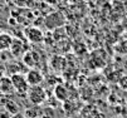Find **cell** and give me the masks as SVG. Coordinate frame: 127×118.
<instances>
[{
    "mask_svg": "<svg viewBox=\"0 0 127 118\" xmlns=\"http://www.w3.org/2000/svg\"><path fill=\"white\" fill-rule=\"evenodd\" d=\"M11 82H13V86H14V91L16 94L19 95H25L28 94V91L30 88V86L27 82V78L23 73H15L10 75Z\"/></svg>",
    "mask_w": 127,
    "mask_h": 118,
    "instance_id": "6da1fadb",
    "label": "cell"
},
{
    "mask_svg": "<svg viewBox=\"0 0 127 118\" xmlns=\"http://www.w3.org/2000/svg\"><path fill=\"white\" fill-rule=\"evenodd\" d=\"M28 99L32 104L39 106L47 99V93L42 86H34L30 87L28 91Z\"/></svg>",
    "mask_w": 127,
    "mask_h": 118,
    "instance_id": "7a4b0ae2",
    "label": "cell"
},
{
    "mask_svg": "<svg viewBox=\"0 0 127 118\" xmlns=\"http://www.w3.org/2000/svg\"><path fill=\"white\" fill-rule=\"evenodd\" d=\"M64 16L62 13L59 11H53L49 15H47L44 18V25L47 26V29L49 30H54L57 28H61L64 25Z\"/></svg>",
    "mask_w": 127,
    "mask_h": 118,
    "instance_id": "3957f363",
    "label": "cell"
},
{
    "mask_svg": "<svg viewBox=\"0 0 127 118\" xmlns=\"http://www.w3.org/2000/svg\"><path fill=\"white\" fill-rule=\"evenodd\" d=\"M25 78H27V82L30 87H34V86H40L42 82L44 80V77H43V73L37 69V68H32L27 72L25 74Z\"/></svg>",
    "mask_w": 127,
    "mask_h": 118,
    "instance_id": "277c9868",
    "label": "cell"
},
{
    "mask_svg": "<svg viewBox=\"0 0 127 118\" xmlns=\"http://www.w3.org/2000/svg\"><path fill=\"white\" fill-rule=\"evenodd\" d=\"M25 37L27 39L33 43V44H39L43 42L44 39V34H43V31L37 28V26H30V28H27L25 29Z\"/></svg>",
    "mask_w": 127,
    "mask_h": 118,
    "instance_id": "5b68a950",
    "label": "cell"
},
{
    "mask_svg": "<svg viewBox=\"0 0 127 118\" xmlns=\"http://www.w3.org/2000/svg\"><path fill=\"white\" fill-rule=\"evenodd\" d=\"M10 54L14 57V58H19V57H23L25 54V45L23 43V40L20 39H14L13 38V43L10 45V49H9Z\"/></svg>",
    "mask_w": 127,
    "mask_h": 118,
    "instance_id": "8992f818",
    "label": "cell"
},
{
    "mask_svg": "<svg viewBox=\"0 0 127 118\" xmlns=\"http://www.w3.org/2000/svg\"><path fill=\"white\" fill-rule=\"evenodd\" d=\"M0 93L8 94V95H11V94L15 93L10 75H4L1 79H0Z\"/></svg>",
    "mask_w": 127,
    "mask_h": 118,
    "instance_id": "52a82bcc",
    "label": "cell"
},
{
    "mask_svg": "<svg viewBox=\"0 0 127 118\" xmlns=\"http://www.w3.org/2000/svg\"><path fill=\"white\" fill-rule=\"evenodd\" d=\"M13 43V37L8 33H0V52H6L10 49V45Z\"/></svg>",
    "mask_w": 127,
    "mask_h": 118,
    "instance_id": "ba28073f",
    "label": "cell"
},
{
    "mask_svg": "<svg viewBox=\"0 0 127 118\" xmlns=\"http://www.w3.org/2000/svg\"><path fill=\"white\" fill-rule=\"evenodd\" d=\"M23 62L27 67L29 68H35V65L38 63V55L34 52H25V54L23 55Z\"/></svg>",
    "mask_w": 127,
    "mask_h": 118,
    "instance_id": "9c48e42d",
    "label": "cell"
},
{
    "mask_svg": "<svg viewBox=\"0 0 127 118\" xmlns=\"http://www.w3.org/2000/svg\"><path fill=\"white\" fill-rule=\"evenodd\" d=\"M4 109H5L10 116L16 114V113H20V107H19V104H18V103H16V100H14L13 98H10L8 102H6Z\"/></svg>",
    "mask_w": 127,
    "mask_h": 118,
    "instance_id": "30bf717a",
    "label": "cell"
},
{
    "mask_svg": "<svg viewBox=\"0 0 127 118\" xmlns=\"http://www.w3.org/2000/svg\"><path fill=\"white\" fill-rule=\"evenodd\" d=\"M54 94H56V97L59 99V100H65L68 98V91L62 86V84H58V86H56V88H54Z\"/></svg>",
    "mask_w": 127,
    "mask_h": 118,
    "instance_id": "8fae6325",
    "label": "cell"
},
{
    "mask_svg": "<svg viewBox=\"0 0 127 118\" xmlns=\"http://www.w3.org/2000/svg\"><path fill=\"white\" fill-rule=\"evenodd\" d=\"M11 98V95H8V94H3V93H0V108H4L6 102Z\"/></svg>",
    "mask_w": 127,
    "mask_h": 118,
    "instance_id": "7c38bea8",
    "label": "cell"
},
{
    "mask_svg": "<svg viewBox=\"0 0 127 118\" xmlns=\"http://www.w3.org/2000/svg\"><path fill=\"white\" fill-rule=\"evenodd\" d=\"M120 87H121L122 89L127 91V75H125V77H122V78L120 79Z\"/></svg>",
    "mask_w": 127,
    "mask_h": 118,
    "instance_id": "4fadbf2b",
    "label": "cell"
},
{
    "mask_svg": "<svg viewBox=\"0 0 127 118\" xmlns=\"http://www.w3.org/2000/svg\"><path fill=\"white\" fill-rule=\"evenodd\" d=\"M5 72H6V67H4L3 64H0V79L5 75Z\"/></svg>",
    "mask_w": 127,
    "mask_h": 118,
    "instance_id": "5bb4252c",
    "label": "cell"
},
{
    "mask_svg": "<svg viewBox=\"0 0 127 118\" xmlns=\"http://www.w3.org/2000/svg\"><path fill=\"white\" fill-rule=\"evenodd\" d=\"M9 118H27V116H24L23 113H16V114H13V116H10Z\"/></svg>",
    "mask_w": 127,
    "mask_h": 118,
    "instance_id": "9a60e30c",
    "label": "cell"
},
{
    "mask_svg": "<svg viewBox=\"0 0 127 118\" xmlns=\"http://www.w3.org/2000/svg\"><path fill=\"white\" fill-rule=\"evenodd\" d=\"M44 1H47V3H49V4H56L58 0H44Z\"/></svg>",
    "mask_w": 127,
    "mask_h": 118,
    "instance_id": "2e32d148",
    "label": "cell"
},
{
    "mask_svg": "<svg viewBox=\"0 0 127 118\" xmlns=\"http://www.w3.org/2000/svg\"><path fill=\"white\" fill-rule=\"evenodd\" d=\"M0 33H1V31H0Z\"/></svg>",
    "mask_w": 127,
    "mask_h": 118,
    "instance_id": "e0dca14e",
    "label": "cell"
}]
</instances>
